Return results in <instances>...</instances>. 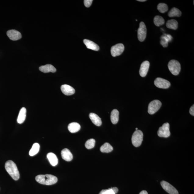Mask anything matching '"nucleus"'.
<instances>
[{"label": "nucleus", "mask_w": 194, "mask_h": 194, "mask_svg": "<svg viewBox=\"0 0 194 194\" xmlns=\"http://www.w3.org/2000/svg\"><path fill=\"white\" fill-rule=\"evenodd\" d=\"M5 167L6 171L14 180L17 181L19 179V172L13 161L10 160L7 161L5 163Z\"/></svg>", "instance_id": "nucleus-1"}, {"label": "nucleus", "mask_w": 194, "mask_h": 194, "mask_svg": "<svg viewBox=\"0 0 194 194\" xmlns=\"http://www.w3.org/2000/svg\"><path fill=\"white\" fill-rule=\"evenodd\" d=\"M35 179L38 182L46 185L55 184L58 181L57 177L51 174L38 175L36 176Z\"/></svg>", "instance_id": "nucleus-2"}, {"label": "nucleus", "mask_w": 194, "mask_h": 194, "mask_svg": "<svg viewBox=\"0 0 194 194\" xmlns=\"http://www.w3.org/2000/svg\"><path fill=\"white\" fill-rule=\"evenodd\" d=\"M168 67L170 71L174 75H178L181 71L180 63L177 60H171L170 61L168 64Z\"/></svg>", "instance_id": "nucleus-3"}, {"label": "nucleus", "mask_w": 194, "mask_h": 194, "mask_svg": "<svg viewBox=\"0 0 194 194\" xmlns=\"http://www.w3.org/2000/svg\"><path fill=\"white\" fill-rule=\"evenodd\" d=\"M143 133L140 130H137L133 133L132 137V142L134 146L138 147L142 144L143 139Z\"/></svg>", "instance_id": "nucleus-4"}, {"label": "nucleus", "mask_w": 194, "mask_h": 194, "mask_svg": "<svg viewBox=\"0 0 194 194\" xmlns=\"http://www.w3.org/2000/svg\"><path fill=\"white\" fill-rule=\"evenodd\" d=\"M157 135L160 137L167 138L171 135L170 131V125L168 123H165L162 126L160 127Z\"/></svg>", "instance_id": "nucleus-5"}, {"label": "nucleus", "mask_w": 194, "mask_h": 194, "mask_svg": "<svg viewBox=\"0 0 194 194\" xmlns=\"http://www.w3.org/2000/svg\"><path fill=\"white\" fill-rule=\"evenodd\" d=\"M162 104L160 101L155 100L149 103L148 109V112L149 114H155L160 108Z\"/></svg>", "instance_id": "nucleus-6"}, {"label": "nucleus", "mask_w": 194, "mask_h": 194, "mask_svg": "<svg viewBox=\"0 0 194 194\" xmlns=\"http://www.w3.org/2000/svg\"><path fill=\"white\" fill-rule=\"evenodd\" d=\"M146 26L143 22H141L139 24V27L137 31V35H138V39L139 41L141 42L144 41L146 38Z\"/></svg>", "instance_id": "nucleus-7"}, {"label": "nucleus", "mask_w": 194, "mask_h": 194, "mask_svg": "<svg viewBox=\"0 0 194 194\" xmlns=\"http://www.w3.org/2000/svg\"><path fill=\"white\" fill-rule=\"evenodd\" d=\"M124 50V46L122 44H118L112 46L111 48V53L113 57L122 54Z\"/></svg>", "instance_id": "nucleus-8"}, {"label": "nucleus", "mask_w": 194, "mask_h": 194, "mask_svg": "<svg viewBox=\"0 0 194 194\" xmlns=\"http://www.w3.org/2000/svg\"><path fill=\"white\" fill-rule=\"evenodd\" d=\"M154 84L157 88L163 89L169 88L171 85V83L168 81L160 77L156 79Z\"/></svg>", "instance_id": "nucleus-9"}, {"label": "nucleus", "mask_w": 194, "mask_h": 194, "mask_svg": "<svg viewBox=\"0 0 194 194\" xmlns=\"http://www.w3.org/2000/svg\"><path fill=\"white\" fill-rule=\"evenodd\" d=\"M161 185L163 189L170 194H179L176 189L167 182L165 181H161Z\"/></svg>", "instance_id": "nucleus-10"}, {"label": "nucleus", "mask_w": 194, "mask_h": 194, "mask_svg": "<svg viewBox=\"0 0 194 194\" xmlns=\"http://www.w3.org/2000/svg\"><path fill=\"white\" fill-rule=\"evenodd\" d=\"M7 35L9 39L13 41L21 39L22 35L21 33L15 30H11L8 31Z\"/></svg>", "instance_id": "nucleus-11"}, {"label": "nucleus", "mask_w": 194, "mask_h": 194, "mask_svg": "<svg viewBox=\"0 0 194 194\" xmlns=\"http://www.w3.org/2000/svg\"><path fill=\"white\" fill-rule=\"evenodd\" d=\"M149 67V63L148 61L143 62L141 65L139 70V74L142 77H145L146 76Z\"/></svg>", "instance_id": "nucleus-12"}, {"label": "nucleus", "mask_w": 194, "mask_h": 194, "mask_svg": "<svg viewBox=\"0 0 194 194\" xmlns=\"http://www.w3.org/2000/svg\"><path fill=\"white\" fill-rule=\"evenodd\" d=\"M61 90L63 93L66 95L70 96L74 94L75 90L72 86L65 84L61 86Z\"/></svg>", "instance_id": "nucleus-13"}, {"label": "nucleus", "mask_w": 194, "mask_h": 194, "mask_svg": "<svg viewBox=\"0 0 194 194\" xmlns=\"http://www.w3.org/2000/svg\"><path fill=\"white\" fill-rule=\"evenodd\" d=\"M61 156L63 159L67 161H71L73 159V155L69 149H64L61 151Z\"/></svg>", "instance_id": "nucleus-14"}, {"label": "nucleus", "mask_w": 194, "mask_h": 194, "mask_svg": "<svg viewBox=\"0 0 194 194\" xmlns=\"http://www.w3.org/2000/svg\"><path fill=\"white\" fill-rule=\"evenodd\" d=\"M84 42L87 48L88 49H92L95 51H98L100 49L99 47L97 44L90 40L84 39Z\"/></svg>", "instance_id": "nucleus-15"}, {"label": "nucleus", "mask_w": 194, "mask_h": 194, "mask_svg": "<svg viewBox=\"0 0 194 194\" xmlns=\"http://www.w3.org/2000/svg\"><path fill=\"white\" fill-rule=\"evenodd\" d=\"M40 71L47 73L52 72L54 73L56 71V68L51 64H48L45 66H42L39 68Z\"/></svg>", "instance_id": "nucleus-16"}, {"label": "nucleus", "mask_w": 194, "mask_h": 194, "mask_svg": "<svg viewBox=\"0 0 194 194\" xmlns=\"http://www.w3.org/2000/svg\"><path fill=\"white\" fill-rule=\"evenodd\" d=\"M89 116L91 120L95 125L97 126H101L102 124V121L98 115L94 113H90Z\"/></svg>", "instance_id": "nucleus-17"}, {"label": "nucleus", "mask_w": 194, "mask_h": 194, "mask_svg": "<svg viewBox=\"0 0 194 194\" xmlns=\"http://www.w3.org/2000/svg\"><path fill=\"white\" fill-rule=\"evenodd\" d=\"M47 157L50 164L52 166L55 167L58 164V159L54 153H48L47 155Z\"/></svg>", "instance_id": "nucleus-18"}, {"label": "nucleus", "mask_w": 194, "mask_h": 194, "mask_svg": "<svg viewBox=\"0 0 194 194\" xmlns=\"http://www.w3.org/2000/svg\"><path fill=\"white\" fill-rule=\"evenodd\" d=\"M26 116V110L25 108H22L18 116L17 122L19 124H22L25 121Z\"/></svg>", "instance_id": "nucleus-19"}, {"label": "nucleus", "mask_w": 194, "mask_h": 194, "mask_svg": "<svg viewBox=\"0 0 194 194\" xmlns=\"http://www.w3.org/2000/svg\"><path fill=\"white\" fill-rule=\"evenodd\" d=\"M80 125L76 122L70 123L68 126V130L72 133L78 132L79 131H80Z\"/></svg>", "instance_id": "nucleus-20"}, {"label": "nucleus", "mask_w": 194, "mask_h": 194, "mask_svg": "<svg viewBox=\"0 0 194 194\" xmlns=\"http://www.w3.org/2000/svg\"><path fill=\"white\" fill-rule=\"evenodd\" d=\"M119 112L117 110H114L111 112L110 119L113 124H116L119 121Z\"/></svg>", "instance_id": "nucleus-21"}, {"label": "nucleus", "mask_w": 194, "mask_h": 194, "mask_svg": "<svg viewBox=\"0 0 194 194\" xmlns=\"http://www.w3.org/2000/svg\"><path fill=\"white\" fill-rule=\"evenodd\" d=\"M181 15V12L178 9L175 7L173 8L168 13V16L170 17H179Z\"/></svg>", "instance_id": "nucleus-22"}, {"label": "nucleus", "mask_w": 194, "mask_h": 194, "mask_svg": "<svg viewBox=\"0 0 194 194\" xmlns=\"http://www.w3.org/2000/svg\"><path fill=\"white\" fill-rule=\"evenodd\" d=\"M178 22L175 20H171L167 22L166 26L168 29L176 30L178 27Z\"/></svg>", "instance_id": "nucleus-23"}, {"label": "nucleus", "mask_w": 194, "mask_h": 194, "mask_svg": "<svg viewBox=\"0 0 194 194\" xmlns=\"http://www.w3.org/2000/svg\"><path fill=\"white\" fill-rule=\"evenodd\" d=\"M113 147L110 143H105L100 148V150L102 153H109L113 150Z\"/></svg>", "instance_id": "nucleus-24"}, {"label": "nucleus", "mask_w": 194, "mask_h": 194, "mask_svg": "<svg viewBox=\"0 0 194 194\" xmlns=\"http://www.w3.org/2000/svg\"><path fill=\"white\" fill-rule=\"evenodd\" d=\"M40 147L39 143H34L29 151V155L30 156H34L37 154L39 151Z\"/></svg>", "instance_id": "nucleus-25"}, {"label": "nucleus", "mask_w": 194, "mask_h": 194, "mask_svg": "<svg viewBox=\"0 0 194 194\" xmlns=\"http://www.w3.org/2000/svg\"><path fill=\"white\" fill-rule=\"evenodd\" d=\"M155 25L157 26H160L163 25L165 23V20L163 18L160 16H156L153 19Z\"/></svg>", "instance_id": "nucleus-26"}, {"label": "nucleus", "mask_w": 194, "mask_h": 194, "mask_svg": "<svg viewBox=\"0 0 194 194\" xmlns=\"http://www.w3.org/2000/svg\"><path fill=\"white\" fill-rule=\"evenodd\" d=\"M157 9L159 12L161 13H164L167 11L168 7L166 4L163 3H160L158 4L157 6Z\"/></svg>", "instance_id": "nucleus-27"}, {"label": "nucleus", "mask_w": 194, "mask_h": 194, "mask_svg": "<svg viewBox=\"0 0 194 194\" xmlns=\"http://www.w3.org/2000/svg\"><path fill=\"white\" fill-rule=\"evenodd\" d=\"M95 144V141L94 139H90L86 141L85 146L86 148L88 149L93 148Z\"/></svg>", "instance_id": "nucleus-28"}, {"label": "nucleus", "mask_w": 194, "mask_h": 194, "mask_svg": "<svg viewBox=\"0 0 194 194\" xmlns=\"http://www.w3.org/2000/svg\"><path fill=\"white\" fill-rule=\"evenodd\" d=\"M99 194H116L114 193L112 189H108L102 190Z\"/></svg>", "instance_id": "nucleus-29"}, {"label": "nucleus", "mask_w": 194, "mask_h": 194, "mask_svg": "<svg viewBox=\"0 0 194 194\" xmlns=\"http://www.w3.org/2000/svg\"><path fill=\"white\" fill-rule=\"evenodd\" d=\"M161 38H164L168 42L171 41V40L173 39V37L169 34H163V35L162 36Z\"/></svg>", "instance_id": "nucleus-30"}, {"label": "nucleus", "mask_w": 194, "mask_h": 194, "mask_svg": "<svg viewBox=\"0 0 194 194\" xmlns=\"http://www.w3.org/2000/svg\"><path fill=\"white\" fill-rule=\"evenodd\" d=\"M160 44L161 45L163 46V47H167L168 46V42L166 40L162 38H161Z\"/></svg>", "instance_id": "nucleus-31"}, {"label": "nucleus", "mask_w": 194, "mask_h": 194, "mask_svg": "<svg viewBox=\"0 0 194 194\" xmlns=\"http://www.w3.org/2000/svg\"><path fill=\"white\" fill-rule=\"evenodd\" d=\"M92 0H84V3L85 6L86 7H89L92 3Z\"/></svg>", "instance_id": "nucleus-32"}, {"label": "nucleus", "mask_w": 194, "mask_h": 194, "mask_svg": "<svg viewBox=\"0 0 194 194\" xmlns=\"http://www.w3.org/2000/svg\"><path fill=\"white\" fill-rule=\"evenodd\" d=\"M189 113L192 116H194V105L192 106L189 110Z\"/></svg>", "instance_id": "nucleus-33"}, {"label": "nucleus", "mask_w": 194, "mask_h": 194, "mask_svg": "<svg viewBox=\"0 0 194 194\" xmlns=\"http://www.w3.org/2000/svg\"><path fill=\"white\" fill-rule=\"evenodd\" d=\"M111 189H112L113 191L114 192V193L115 194H116V193H118V188L116 187H114L111 188Z\"/></svg>", "instance_id": "nucleus-34"}, {"label": "nucleus", "mask_w": 194, "mask_h": 194, "mask_svg": "<svg viewBox=\"0 0 194 194\" xmlns=\"http://www.w3.org/2000/svg\"><path fill=\"white\" fill-rule=\"evenodd\" d=\"M139 194H148V193L146 191H142Z\"/></svg>", "instance_id": "nucleus-35"}, {"label": "nucleus", "mask_w": 194, "mask_h": 194, "mask_svg": "<svg viewBox=\"0 0 194 194\" xmlns=\"http://www.w3.org/2000/svg\"><path fill=\"white\" fill-rule=\"evenodd\" d=\"M137 1L140 2H144L146 1V0H137Z\"/></svg>", "instance_id": "nucleus-36"}, {"label": "nucleus", "mask_w": 194, "mask_h": 194, "mask_svg": "<svg viewBox=\"0 0 194 194\" xmlns=\"http://www.w3.org/2000/svg\"><path fill=\"white\" fill-rule=\"evenodd\" d=\"M136 130H138V128H136Z\"/></svg>", "instance_id": "nucleus-37"}]
</instances>
